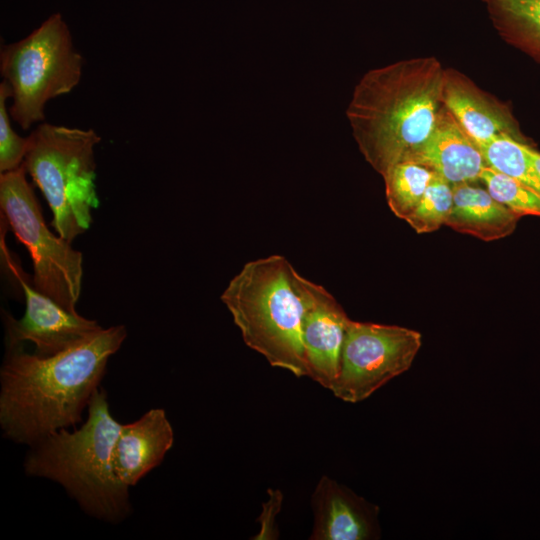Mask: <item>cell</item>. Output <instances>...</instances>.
<instances>
[{
  "instance_id": "3957f363",
  "label": "cell",
  "mask_w": 540,
  "mask_h": 540,
  "mask_svg": "<svg viewBox=\"0 0 540 540\" xmlns=\"http://www.w3.org/2000/svg\"><path fill=\"white\" fill-rule=\"evenodd\" d=\"M314 285L274 254L244 264L220 299L249 348L271 366L307 377L302 327Z\"/></svg>"
},
{
  "instance_id": "9c48e42d",
  "label": "cell",
  "mask_w": 540,
  "mask_h": 540,
  "mask_svg": "<svg viewBox=\"0 0 540 540\" xmlns=\"http://www.w3.org/2000/svg\"><path fill=\"white\" fill-rule=\"evenodd\" d=\"M3 246V256L23 289L26 304L21 319L3 312L6 348L19 347L29 341L35 345L36 355L48 357L84 342L102 329L95 320L87 319L78 312H69L39 292Z\"/></svg>"
},
{
  "instance_id": "5bb4252c",
  "label": "cell",
  "mask_w": 540,
  "mask_h": 540,
  "mask_svg": "<svg viewBox=\"0 0 540 540\" xmlns=\"http://www.w3.org/2000/svg\"><path fill=\"white\" fill-rule=\"evenodd\" d=\"M406 160L427 166L452 186L475 183L487 166L479 146L444 106L429 137Z\"/></svg>"
},
{
  "instance_id": "8fae6325",
  "label": "cell",
  "mask_w": 540,
  "mask_h": 540,
  "mask_svg": "<svg viewBox=\"0 0 540 540\" xmlns=\"http://www.w3.org/2000/svg\"><path fill=\"white\" fill-rule=\"evenodd\" d=\"M350 320L334 296L315 283L303 320L302 342L307 377L327 389L338 377L342 346Z\"/></svg>"
},
{
  "instance_id": "ffe728a7",
  "label": "cell",
  "mask_w": 540,
  "mask_h": 540,
  "mask_svg": "<svg viewBox=\"0 0 540 540\" xmlns=\"http://www.w3.org/2000/svg\"><path fill=\"white\" fill-rule=\"evenodd\" d=\"M453 205V186L435 175L413 212L405 221L418 234L438 230L451 212Z\"/></svg>"
},
{
  "instance_id": "ba28073f",
  "label": "cell",
  "mask_w": 540,
  "mask_h": 540,
  "mask_svg": "<svg viewBox=\"0 0 540 540\" xmlns=\"http://www.w3.org/2000/svg\"><path fill=\"white\" fill-rule=\"evenodd\" d=\"M422 344L421 334L397 325L350 320L339 374L329 389L338 399L357 403L406 372Z\"/></svg>"
},
{
  "instance_id": "603a6c76",
  "label": "cell",
  "mask_w": 540,
  "mask_h": 540,
  "mask_svg": "<svg viewBox=\"0 0 540 540\" xmlns=\"http://www.w3.org/2000/svg\"><path fill=\"white\" fill-rule=\"evenodd\" d=\"M528 153L532 164L540 177V151L534 148V146H528Z\"/></svg>"
},
{
  "instance_id": "7c38bea8",
  "label": "cell",
  "mask_w": 540,
  "mask_h": 540,
  "mask_svg": "<svg viewBox=\"0 0 540 540\" xmlns=\"http://www.w3.org/2000/svg\"><path fill=\"white\" fill-rule=\"evenodd\" d=\"M311 504L314 513L311 540L380 538L378 506L327 476L319 480Z\"/></svg>"
},
{
  "instance_id": "7a4b0ae2",
  "label": "cell",
  "mask_w": 540,
  "mask_h": 540,
  "mask_svg": "<svg viewBox=\"0 0 540 540\" xmlns=\"http://www.w3.org/2000/svg\"><path fill=\"white\" fill-rule=\"evenodd\" d=\"M444 70L433 56L416 57L371 69L356 84L346 116L360 152L382 177L434 129Z\"/></svg>"
},
{
  "instance_id": "d6986e66",
  "label": "cell",
  "mask_w": 540,
  "mask_h": 540,
  "mask_svg": "<svg viewBox=\"0 0 540 540\" xmlns=\"http://www.w3.org/2000/svg\"><path fill=\"white\" fill-rule=\"evenodd\" d=\"M479 181L496 200L520 217H540V194L522 182L489 166L483 169Z\"/></svg>"
},
{
  "instance_id": "2e32d148",
  "label": "cell",
  "mask_w": 540,
  "mask_h": 540,
  "mask_svg": "<svg viewBox=\"0 0 540 540\" xmlns=\"http://www.w3.org/2000/svg\"><path fill=\"white\" fill-rule=\"evenodd\" d=\"M500 38L540 64V0H481Z\"/></svg>"
},
{
  "instance_id": "e0dca14e",
  "label": "cell",
  "mask_w": 540,
  "mask_h": 540,
  "mask_svg": "<svg viewBox=\"0 0 540 540\" xmlns=\"http://www.w3.org/2000/svg\"><path fill=\"white\" fill-rule=\"evenodd\" d=\"M435 172L412 160L395 164L385 176L386 200L393 214L405 220L416 208Z\"/></svg>"
},
{
  "instance_id": "6da1fadb",
  "label": "cell",
  "mask_w": 540,
  "mask_h": 540,
  "mask_svg": "<svg viewBox=\"0 0 540 540\" xmlns=\"http://www.w3.org/2000/svg\"><path fill=\"white\" fill-rule=\"evenodd\" d=\"M127 336L124 325L102 328L84 342L41 357L6 348L0 367V427L5 438L31 446L82 420L110 357Z\"/></svg>"
},
{
  "instance_id": "8992f818",
  "label": "cell",
  "mask_w": 540,
  "mask_h": 540,
  "mask_svg": "<svg viewBox=\"0 0 540 540\" xmlns=\"http://www.w3.org/2000/svg\"><path fill=\"white\" fill-rule=\"evenodd\" d=\"M83 64L60 13L19 41L2 45L0 73L11 92V118L24 130L42 123L47 103L79 84Z\"/></svg>"
},
{
  "instance_id": "30bf717a",
  "label": "cell",
  "mask_w": 540,
  "mask_h": 540,
  "mask_svg": "<svg viewBox=\"0 0 540 540\" xmlns=\"http://www.w3.org/2000/svg\"><path fill=\"white\" fill-rule=\"evenodd\" d=\"M442 102L478 146L501 136L532 145L509 106L455 69L444 70Z\"/></svg>"
},
{
  "instance_id": "9a60e30c",
  "label": "cell",
  "mask_w": 540,
  "mask_h": 540,
  "mask_svg": "<svg viewBox=\"0 0 540 540\" xmlns=\"http://www.w3.org/2000/svg\"><path fill=\"white\" fill-rule=\"evenodd\" d=\"M520 216L474 183L453 186V205L445 225L483 241L511 235Z\"/></svg>"
},
{
  "instance_id": "7402d4cb",
  "label": "cell",
  "mask_w": 540,
  "mask_h": 540,
  "mask_svg": "<svg viewBox=\"0 0 540 540\" xmlns=\"http://www.w3.org/2000/svg\"><path fill=\"white\" fill-rule=\"evenodd\" d=\"M268 493L270 496L263 504L262 512L258 518L260 531L254 537L256 540L277 539L279 535L275 519L281 509L283 495L279 490L273 489H268Z\"/></svg>"
},
{
  "instance_id": "277c9868",
  "label": "cell",
  "mask_w": 540,
  "mask_h": 540,
  "mask_svg": "<svg viewBox=\"0 0 540 540\" xmlns=\"http://www.w3.org/2000/svg\"><path fill=\"white\" fill-rule=\"evenodd\" d=\"M87 409V419L78 429H61L29 446L24 470L60 484L87 515L116 524L132 512L129 488L113 469L122 424L112 416L102 388L94 392Z\"/></svg>"
},
{
  "instance_id": "ac0fdd59",
  "label": "cell",
  "mask_w": 540,
  "mask_h": 540,
  "mask_svg": "<svg viewBox=\"0 0 540 540\" xmlns=\"http://www.w3.org/2000/svg\"><path fill=\"white\" fill-rule=\"evenodd\" d=\"M528 146L531 145L501 136L480 145L479 148L487 166L522 182L540 194V177L530 159Z\"/></svg>"
},
{
  "instance_id": "52a82bcc",
  "label": "cell",
  "mask_w": 540,
  "mask_h": 540,
  "mask_svg": "<svg viewBox=\"0 0 540 540\" xmlns=\"http://www.w3.org/2000/svg\"><path fill=\"white\" fill-rule=\"evenodd\" d=\"M26 175L24 164L0 173L1 217L30 253L33 286L65 310L77 313L83 255L72 248L71 242L49 230Z\"/></svg>"
},
{
  "instance_id": "44dd1931",
  "label": "cell",
  "mask_w": 540,
  "mask_h": 540,
  "mask_svg": "<svg viewBox=\"0 0 540 540\" xmlns=\"http://www.w3.org/2000/svg\"><path fill=\"white\" fill-rule=\"evenodd\" d=\"M10 98L9 86L3 80L0 83V173L20 167L29 146L28 137L19 136L11 125V116L7 107V101Z\"/></svg>"
},
{
  "instance_id": "5b68a950",
  "label": "cell",
  "mask_w": 540,
  "mask_h": 540,
  "mask_svg": "<svg viewBox=\"0 0 540 540\" xmlns=\"http://www.w3.org/2000/svg\"><path fill=\"white\" fill-rule=\"evenodd\" d=\"M28 139L23 164L49 205L51 226L72 242L89 229L100 203L95 147L101 137L93 129L42 122Z\"/></svg>"
},
{
  "instance_id": "4fadbf2b",
  "label": "cell",
  "mask_w": 540,
  "mask_h": 540,
  "mask_svg": "<svg viewBox=\"0 0 540 540\" xmlns=\"http://www.w3.org/2000/svg\"><path fill=\"white\" fill-rule=\"evenodd\" d=\"M174 444L166 412L152 408L139 419L122 424L113 451L117 479L128 488L159 466Z\"/></svg>"
}]
</instances>
